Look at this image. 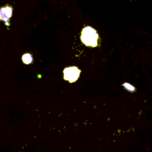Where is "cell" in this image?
<instances>
[{
  "instance_id": "5",
  "label": "cell",
  "mask_w": 152,
  "mask_h": 152,
  "mask_svg": "<svg viewBox=\"0 0 152 152\" xmlns=\"http://www.w3.org/2000/svg\"><path fill=\"white\" fill-rule=\"evenodd\" d=\"M124 86L125 87L126 89H127L129 91H135V88L132 86H131V84H129L128 83H124Z\"/></svg>"
},
{
  "instance_id": "2",
  "label": "cell",
  "mask_w": 152,
  "mask_h": 152,
  "mask_svg": "<svg viewBox=\"0 0 152 152\" xmlns=\"http://www.w3.org/2000/svg\"><path fill=\"white\" fill-rule=\"evenodd\" d=\"M80 71L75 66L66 68L64 70V78L70 83L75 81L80 75Z\"/></svg>"
},
{
  "instance_id": "4",
  "label": "cell",
  "mask_w": 152,
  "mask_h": 152,
  "mask_svg": "<svg viewBox=\"0 0 152 152\" xmlns=\"http://www.w3.org/2000/svg\"><path fill=\"white\" fill-rule=\"evenodd\" d=\"M33 57L30 53H25L22 56V61L25 64H29L33 62Z\"/></svg>"
},
{
  "instance_id": "3",
  "label": "cell",
  "mask_w": 152,
  "mask_h": 152,
  "mask_svg": "<svg viewBox=\"0 0 152 152\" xmlns=\"http://www.w3.org/2000/svg\"><path fill=\"white\" fill-rule=\"evenodd\" d=\"M12 7L8 4L0 7V20L3 21L7 26L10 25V18L12 16Z\"/></svg>"
},
{
  "instance_id": "1",
  "label": "cell",
  "mask_w": 152,
  "mask_h": 152,
  "mask_svg": "<svg viewBox=\"0 0 152 152\" xmlns=\"http://www.w3.org/2000/svg\"><path fill=\"white\" fill-rule=\"evenodd\" d=\"M81 39L86 45L94 47L97 44L98 34L94 29L88 26L83 28Z\"/></svg>"
}]
</instances>
